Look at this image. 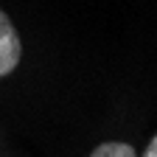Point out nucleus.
<instances>
[{"mask_svg":"<svg viewBox=\"0 0 157 157\" xmlns=\"http://www.w3.org/2000/svg\"><path fill=\"white\" fill-rule=\"evenodd\" d=\"M90 157H137V154L129 143H101L98 149H93Z\"/></svg>","mask_w":157,"mask_h":157,"instance_id":"nucleus-2","label":"nucleus"},{"mask_svg":"<svg viewBox=\"0 0 157 157\" xmlns=\"http://www.w3.org/2000/svg\"><path fill=\"white\" fill-rule=\"evenodd\" d=\"M143 157H157V135L151 137V143L146 146V151H143Z\"/></svg>","mask_w":157,"mask_h":157,"instance_id":"nucleus-3","label":"nucleus"},{"mask_svg":"<svg viewBox=\"0 0 157 157\" xmlns=\"http://www.w3.org/2000/svg\"><path fill=\"white\" fill-rule=\"evenodd\" d=\"M23 56V45L20 36L11 25V20L6 17V11H0V76H9Z\"/></svg>","mask_w":157,"mask_h":157,"instance_id":"nucleus-1","label":"nucleus"}]
</instances>
